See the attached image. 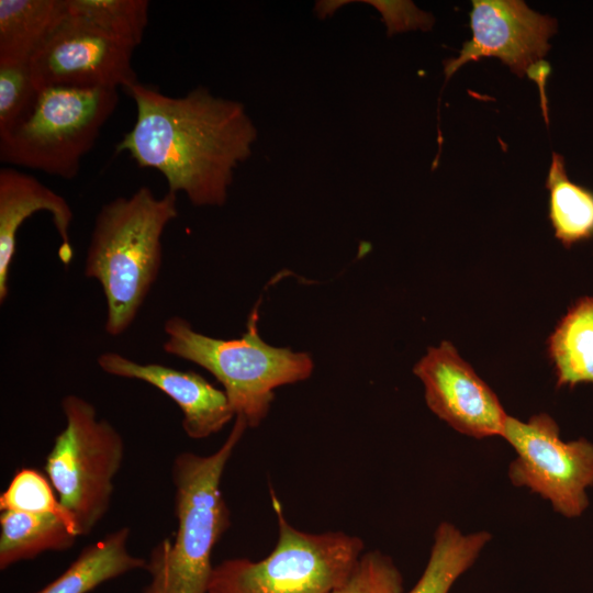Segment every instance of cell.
I'll use <instances>...</instances> for the list:
<instances>
[{"instance_id":"6da1fadb","label":"cell","mask_w":593,"mask_h":593,"mask_svg":"<svg viewBox=\"0 0 593 593\" xmlns=\"http://www.w3.org/2000/svg\"><path fill=\"white\" fill-rule=\"evenodd\" d=\"M124 91L136 118L115 152L159 171L168 192L184 193L193 205L222 206L235 169L249 158L257 138L244 104L204 87L178 98L138 81Z\"/></svg>"},{"instance_id":"7a4b0ae2","label":"cell","mask_w":593,"mask_h":593,"mask_svg":"<svg viewBox=\"0 0 593 593\" xmlns=\"http://www.w3.org/2000/svg\"><path fill=\"white\" fill-rule=\"evenodd\" d=\"M177 215V194L156 197L148 187L118 197L98 212L83 273L102 288L109 335L120 336L134 323L160 271L163 234Z\"/></svg>"},{"instance_id":"3957f363","label":"cell","mask_w":593,"mask_h":593,"mask_svg":"<svg viewBox=\"0 0 593 593\" xmlns=\"http://www.w3.org/2000/svg\"><path fill=\"white\" fill-rule=\"evenodd\" d=\"M248 428L235 417L220 448L210 455L178 454L171 466L177 530L150 552L146 563L150 581L142 593H208L211 555L231 525L221 480L236 446Z\"/></svg>"},{"instance_id":"277c9868","label":"cell","mask_w":593,"mask_h":593,"mask_svg":"<svg viewBox=\"0 0 593 593\" xmlns=\"http://www.w3.org/2000/svg\"><path fill=\"white\" fill-rule=\"evenodd\" d=\"M257 306L239 338H214L193 329L181 316L164 323V350L193 362L212 373L223 385L235 413L248 427H257L267 416L275 389L307 379L314 368L305 353L278 348L262 340L257 328Z\"/></svg>"},{"instance_id":"5b68a950","label":"cell","mask_w":593,"mask_h":593,"mask_svg":"<svg viewBox=\"0 0 593 593\" xmlns=\"http://www.w3.org/2000/svg\"><path fill=\"white\" fill-rule=\"evenodd\" d=\"M270 493L278 526L275 548L260 560L233 558L214 566L208 593H329L354 570L365 552L360 537L301 530Z\"/></svg>"},{"instance_id":"8992f818","label":"cell","mask_w":593,"mask_h":593,"mask_svg":"<svg viewBox=\"0 0 593 593\" xmlns=\"http://www.w3.org/2000/svg\"><path fill=\"white\" fill-rule=\"evenodd\" d=\"M119 89H40L29 112L0 134V160L72 179L119 104Z\"/></svg>"},{"instance_id":"52a82bcc","label":"cell","mask_w":593,"mask_h":593,"mask_svg":"<svg viewBox=\"0 0 593 593\" xmlns=\"http://www.w3.org/2000/svg\"><path fill=\"white\" fill-rule=\"evenodd\" d=\"M65 427L46 456L45 473L60 504L72 515L79 536H88L110 508L114 478L124 458V440L88 400H61Z\"/></svg>"},{"instance_id":"ba28073f","label":"cell","mask_w":593,"mask_h":593,"mask_svg":"<svg viewBox=\"0 0 593 593\" xmlns=\"http://www.w3.org/2000/svg\"><path fill=\"white\" fill-rule=\"evenodd\" d=\"M516 457L508 478L528 488L566 517H578L589 505L586 489L593 484V444L584 438L563 441L555 419L546 413L523 422L507 416L502 434Z\"/></svg>"},{"instance_id":"9c48e42d","label":"cell","mask_w":593,"mask_h":593,"mask_svg":"<svg viewBox=\"0 0 593 593\" xmlns=\"http://www.w3.org/2000/svg\"><path fill=\"white\" fill-rule=\"evenodd\" d=\"M132 46L68 13L29 60L40 89L71 87L123 90L137 82Z\"/></svg>"},{"instance_id":"30bf717a","label":"cell","mask_w":593,"mask_h":593,"mask_svg":"<svg viewBox=\"0 0 593 593\" xmlns=\"http://www.w3.org/2000/svg\"><path fill=\"white\" fill-rule=\"evenodd\" d=\"M472 37L459 55L444 61L449 79L461 66L485 57H496L519 77L528 76L542 86L550 67L542 58L557 21L533 11L521 0H473L470 12Z\"/></svg>"},{"instance_id":"8fae6325","label":"cell","mask_w":593,"mask_h":593,"mask_svg":"<svg viewBox=\"0 0 593 593\" xmlns=\"http://www.w3.org/2000/svg\"><path fill=\"white\" fill-rule=\"evenodd\" d=\"M413 371L424 384L429 410L455 430L478 439L502 437L508 415L449 342L429 347Z\"/></svg>"},{"instance_id":"7c38bea8","label":"cell","mask_w":593,"mask_h":593,"mask_svg":"<svg viewBox=\"0 0 593 593\" xmlns=\"http://www.w3.org/2000/svg\"><path fill=\"white\" fill-rule=\"evenodd\" d=\"M97 362L108 374L143 381L170 398L182 412V428L191 439L208 438L235 418L224 390L194 371L139 363L113 351L101 354Z\"/></svg>"},{"instance_id":"4fadbf2b","label":"cell","mask_w":593,"mask_h":593,"mask_svg":"<svg viewBox=\"0 0 593 593\" xmlns=\"http://www.w3.org/2000/svg\"><path fill=\"white\" fill-rule=\"evenodd\" d=\"M38 211H47L61 239L60 258L72 257L69 227L72 210L64 197L35 177L13 168L0 170V303L9 294V272L15 254L16 234L23 222Z\"/></svg>"},{"instance_id":"5bb4252c","label":"cell","mask_w":593,"mask_h":593,"mask_svg":"<svg viewBox=\"0 0 593 593\" xmlns=\"http://www.w3.org/2000/svg\"><path fill=\"white\" fill-rule=\"evenodd\" d=\"M131 529L123 526L85 547L56 579L33 593H88L102 583L137 569L147 560L128 550Z\"/></svg>"},{"instance_id":"9a60e30c","label":"cell","mask_w":593,"mask_h":593,"mask_svg":"<svg viewBox=\"0 0 593 593\" xmlns=\"http://www.w3.org/2000/svg\"><path fill=\"white\" fill-rule=\"evenodd\" d=\"M79 534L55 514L3 511L0 515V570L46 551L71 548Z\"/></svg>"},{"instance_id":"2e32d148","label":"cell","mask_w":593,"mask_h":593,"mask_svg":"<svg viewBox=\"0 0 593 593\" xmlns=\"http://www.w3.org/2000/svg\"><path fill=\"white\" fill-rule=\"evenodd\" d=\"M67 15V0H0V63L29 61Z\"/></svg>"},{"instance_id":"e0dca14e","label":"cell","mask_w":593,"mask_h":593,"mask_svg":"<svg viewBox=\"0 0 593 593\" xmlns=\"http://www.w3.org/2000/svg\"><path fill=\"white\" fill-rule=\"evenodd\" d=\"M547 345L558 387L593 383V296L570 307Z\"/></svg>"},{"instance_id":"ac0fdd59","label":"cell","mask_w":593,"mask_h":593,"mask_svg":"<svg viewBox=\"0 0 593 593\" xmlns=\"http://www.w3.org/2000/svg\"><path fill=\"white\" fill-rule=\"evenodd\" d=\"M491 537L484 530L463 534L448 522L440 523L426 566L406 593H449L457 580L473 566Z\"/></svg>"},{"instance_id":"d6986e66","label":"cell","mask_w":593,"mask_h":593,"mask_svg":"<svg viewBox=\"0 0 593 593\" xmlns=\"http://www.w3.org/2000/svg\"><path fill=\"white\" fill-rule=\"evenodd\" d=\"M549 192L548 217L555 236L567 248L593 237V191L571 181L564 158L552 153L545 183Z\"/></svg>"},{"instance_id":"ffe728a7","label":"cell","mask_w":593,"mask_h":593,"mask_svg":"<svg viewBox=\"0 0 593 593\" xmlns=\"http://www.w3.org/2000/svg\"><path fill=\"white\" fill-rule=\"evenodd\" d=\"M147 0H67L68 13L79 16L135 48L148 23Z\"/></svg>"},{"instance_id":"44dd1931","label":"cell","mask_w":593,"mask_h":593,"mask_svg":"<svg viewBox=\"0 0 593 593\" xmlns=\"http://www.w3.org/2000/svg\"><path fill=\"white\" fill-rule=\"evenodd\" d=\"M0 510L1 512L55 514L68 521L77 529L72 515L60 504L48 477L34 468L24 467L14 473L5 490L0 494Z\"/></svg>"},{"instance_id":"7402d4cb","label":"cell","mask_w":593,"mask_h":593,"mask_svg":"<svg viewBox=\"0 0 593 593\" xmlns=\"http://www.w3.org/2000/svg\"><path fill=\"white\" fill-rule=\"evenodd\" d=\"M329 593H404V579L392 558L365 551L349 577Z\"/></svg>"},{"instance_id":"603a6c76","label":"cell","mask_w":593,"mask_h":593,"mask_svg":"<svg viewBox=\"0 0 593 593\" xmlns=\"http://www.w3.org/2000/svg\"><path fill=\"white\" fill-rule=\"evenodd\" d=\"M37 92L29 61L0 63V134L29 112Z\"/></svg>"}]
</instances>
